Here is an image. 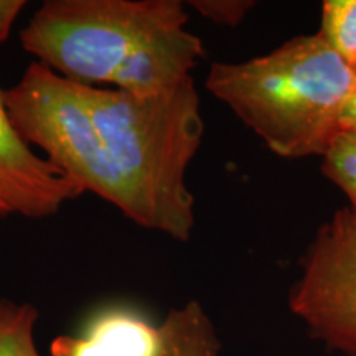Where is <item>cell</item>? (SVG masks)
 <instances>
[{"label":"cell","instance_id":"1","mask_svg":"<svg viewBox=\"0 0 356 356\" xmlns=\"http://www.w3.org/2000/svg\"><path fill=\"white\" fill-rule=\"evenodd\" d=\"M180 0H48L20 33L70 81L155 96L191 76L203 43Z\"/></svg>","mask_w":356,"mask_h":356},{"label":"cell","instance_id":"2","mask_svg":"<svg viewBox=\"0 0 356 356\" xmlns=\"http://www.w3.org/2000/svg\"><path fill=\"white\" fill-rule=\"evenodd\" d=\"M204 86L275 155L322 157L356 99V70L320 33L262 56L216 61Z\"/></svg>","mask_w":356,"mask_h":356},{"label":"cell","instance_id":"3","mask_svg":"<svg viewBox=\"0 0 356 356\" xmlns=\"http://www.w3.org/2000/svg\"><path fill=\"white\" fill-rule=\"evenodd\" d=\"M81 92L111 162L131 193V221L188 241L195 198L186 186V170L204 132L193 78L155 96L84 84Z\"/></svg>","mask_w":356,"mask_h":356},{"label":"cell","instance_id":"4","mask_svg":"<svg viewBox=\"0 0 356 356\" xmlns=\"http://www.w3.org/2000/svg\"><path fill=\"white\" fill-rule=\"evenodd\" d=\"M13 126L79 190L95 193L131 220L132 198L111 162L84 101L81 84L33 61L15 86L3 89Z\"/></svg>","mask_w":356,"mask_h":356},{"label":"cell","instance_id":"5","mask_svg":"<svg viewBox=\"0 0 356 356\" xmlns=\"http://www.w3.org/2000/svg\"><path fill=\"white\" fill-rule=\"evenodd\" d=\"M289 307L327 348L356 356V215L350 208L317 229Z\"/></svg>","mask_w":356,"mask_h":356},{"label":"cell","instance_id":"6","mask_svg":"<svg viewBox=\"0 0 356 356\" xmlns=\"http://www.w3.org/2000/svg\"><path fill=\"white\" fill-rule=\"evenodd\" d=\"M81 195L73 181L22 139L0 89V216L50 218Z\"/></svg>","mask_w":356,"mask_h":356},{"label":"cell","instance_id":"7","mask_svg":"<svg viewBox=\"0 0 356 356\" xmlns=\"http://www.w3.org/2000/svg\"><path fill=\"white\" fill-rule=\"evenodd\" d=\"M53 356H159V325L129 309L106 310L79 337L60 335Z\"/></svg>","mask_w":356,"mask_h":356},{"label":"cell","instance_id":"8","mask_svg":"<svg viewBox=\"0 0 356 356\" xmlns=\"http://www.w3.org/2000/svg\"><path fill=\"white\" fill-rule=\"evenodd\" d=\"M159 356H220L215 325L198 300L172 309L159 325Z\"/></svg>","mask_w":356,"mask_h":356},{"label":"cell","instance_id":"9","mask_svg":"<svg viewBox=\"0 0 356 356\" xmlns=\"http://www.w3.org/2000/svg\"><path fill=\"white\" fill-rule=\"evenodd\" d=\"M322 172L348 197L356 215V122L346 121L322 155Z\"/></svg>","mask_w":356,"mask_h":356},{"label":"cell","instance_id":"10","mask_svg":"<svg viewBox=\"0 0 356 356\" xmlns=\"http://www.w3.org/2000/svg\"><path fill=\"white\" fill-rule=\"evenodd\" d=\"M37 320L33 305L0 300V356H40L33 341Z\"/></svg>","mask_w":356,"mask_h":356},{"label":"cell","instance_id":"11","mask_svg":"<svg viewBox=\"0 0 356 356\" xmlns=\"http://www.w3.org/2000/svg\"><path fill=\"white\" fill-rule=\"evenodd\" d=\"M320 35L356 70V0H327Z\"/></svg>","mask_w":356,"mask_h":356},{"label":"cell","instance_id":"12","mask_svg":"<svg viewBox=\"0 0 356 356\" xmlns=\"http://www.w3.org/2000/svg\"><path fill=\"white\" fill-rule=\"evenodd\" d=\"M188 6L210 22L236 26L246 19L248 12H251L256 3L251 0H193Z\"/></svg>","mask_w":356,"mask_h":356},{"label":"cell","instance_id":"13","mask_svg":"<svg viewBox=\"0 0 356 356\" xmlns=\"http://www.w3.org/2000/svg\"><path fill=\"white\" fill-rule=\"evenodd\" d=\"M25 6L24 0H0V43L10 37L12 26Z\"/></svg>","mask_w":356,"mask_h":356},{"label":"cell","instance_id":"14","mask_svg":"<svg viewBox=\"0 0 356 356\" xmlns=\"http://www.w3.org/2000/svg\"><path fill=\"white\" fill-rule=\"evenodd\" d=\"M346 121L356 122V99L353 101V104H351V108L348 111V119H346Z\"/></svg>","mask_w":356,"mask_h":356}]
</instances>
